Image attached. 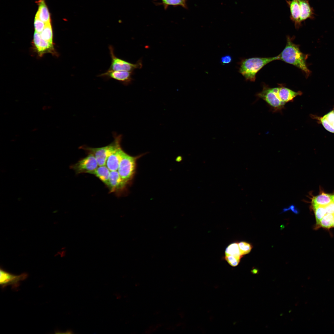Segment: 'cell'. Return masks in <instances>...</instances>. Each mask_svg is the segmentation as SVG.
Masks as SVG:
<instances>
[{"instance_id":"cell-27","label":"cell","mask_w":334,"mask_h":334,"mask_svg":"<svg viewBox=\"0 0 334 334\" xmlns=\"http://www.w3.org/2000/svg\"><path fill=\"white\" fill-rule=\"evenodd\" d=\"M324 207L327 214L330 213L334 214V202L333 201Z\"/></svg>"},{"instance_id":"cell-13","label":"cell","mask_w":334,"mask_h":334,"mask_svg":"<svg viewBox=\"0 0 334 334\" xmlns=\"http://www.w3.org/2000/svg\"><path fill=\"white\" fill-rule=\"evenodd\" d=\"M289 6L290 12V18L294 23L296 28H298L301 24L300 19L301 12L300 5L298 0H286Z\"/></svg>"},{"instance_id":"cell-4","label":"cell","mask_w":334,"mask_h":334,"mask_svg":"<svg viewBox=\"0 0 334 334\" xmlns=\"http://www.w3.org/2000/svg\"><path fill=\"white\" fill-rule=\"evenodd\" d=\"M141 156H133L123 151L118 171L122 178L128 184L133 178L135 171L137 160Z\"/></svg>"},{"instance_id":"cell-7","label":"cell","mask_w":334,"mask_h":334,"mask_svg":"<svg viewBox=\"0 0 334 334\" xmlns=\"http://www.w3.org/2000/svg\"><path fill=\"white\" fill-rule=\"evenodd\" d=\"M0 284L2 288L11 286L13 289L17 290L20 285V282L27 278L28 275L23 273L16 275L10 273L3 269H0Z\"/></svg>"},{"instance_id":"cell-28","label":"cell","mask_w":334,"mask_h":334,"mask_svg":"<svg viewBox=\"0 0 334 334\" xmlns=\"http://www.w3.org/2000/svg\"><path fill=\"white\" fill-rule=\"evenodd\" d=\"M232 58L229 55H226L223 56L221 58V62L223 64H226L229 63L231 61Z\"/></svg>"},{"instance_id":"cell-19","label":"cell","mask_w":334,"mask_h":334,"mask_svg":"<svg viewBox=\"0 0 334 334\" xmlns=\"http://www.w3.org/2000/svg\"><path fill=\"white\" fill-rule=\"evenodd\" d=\"M41 38L44 40L53 43V31L51 23H45V28L40 33Z\"/></svg>"},{"instance_id":"cell-21","label":"cell","mask_w":334,"mask_h":334,"mask_svg":"<svg viewBox=\"0 0 334 334\" xmlns=\"http://www.w3.org/2000/svg\"><path fill=\"white\" fill-rule=\"evenodd\" d=\"M225 256L235 255L242 257L241 255L238 243L234 242L229 245L225 251Z\"/></svg>"},{"instance_id":"cell-20","label":"cell","mask_w":334,"mask_h":334,"mask_svg":"<svg viewBox=\"0 0 334 334\" xmlns=\"http://www.w3.org/2000/svg\"><path fill=\"white\" fill-rule=\"evenodd\" d=\"M334 221V214L327 213L320 221L317 225L322 228L329 229L332 228Z\"/></svg>"},{"instance_id":"cell-1","label":"cell","mask_w":334,"mask_h":334,"mask_svg":"<svg viewBox=\"0 0 334 334\" xmlns=\"http://www.w3.org/2000/svg\"><path fill=\"white\" fill-rule=\"evenodd\" d=\"M292 38L288 36L286 45L279 54V59L287 63L292 64L303 71L306 77H308L311 71L308 68L306 60L307 55L300 50L298 45L294 43Z\"/></svg>"},{"instance_id":"cell-6","label":"cell","mask_w":334,"mask_h":334,"mask_svg":"<svg viewBox=\"0 0 334 334\" xmlns=\"http://www.w3.org/2000/svg\"><path fill=\"white\" fill-rule=\"evenodd\" d=\"M96 160L92 154L81 159L71 166V168L77 174L88 173L92 174L98 166Z\"/></svg>"},{"instance_id":"cell-30","label":"cell","mask_w":334,"mask_h":334,"mask_svg":"<svg viewBox=\"0 0 334 334\" xmlns=\"http://www.w3.org/2000/svg\"><path fill=\"white\" fill-rule=\"evenodd\" d=\"M333 201L334 202V195H332Z\"/></svg>"},{"instance_id":"cell-5","label":"cell","mask_w":334,"mask_h":334,"mask_svg":"<svg viewBox=\"0 0 334 334\" xmlns=\"http://www.w3.org/2000/svg\"><path fill=\"white\" fill-rule=\"evenodd\" d=\"M257 96L263 100L276 110L282 109L285 105L280 98L279 87L271 88L264 86L262 90L257 94Z\"/></svg>"},{"instance_id":"cell-2","label":"cell","mask_w":334,"mask_h":334,"mask_svg":"<svg viewBox=\"0 0 334 334\" xmlns=\"http://www.w3.org/2000/svg\"><path fill=\"white\" fill-rule=\"evenodd\" d=\"M279 59V55L272 57H255L246 59L242 62L239 72L246 80L254 82L257 73L262 68L269 62Z\"/></svg>"},{"instance_id":"cell-9","label":"cell","mask_w":334,"mask_h":334,"mask_svg":"<svg viewBox=\"0 0 334 334\" xmlns=\"http://www.w3.org/2000/svg\"><path fill=\"white\" fill-rule=\"evenodd\" d=\"M33 41L35 48L40 56L47 53L55 54L53 43L43 40L39 33L35 32Z\"/></svg>"},{"instance_id":"cell-29","label":"cell","mask_w":334,"mask_h":334,"mask_svg":"<svg viewBox=\"0 0 334 334\" xmlns=\"http://www.w3.org/2000/svg\"><path fill=\"white\" fill-rule=\"evenodd\" d=\"M253 274H256L258 272V270L256 268L253 269L251 271Z\"/></svg>"},{"instance_id":"cell-18","label":"cell","mask_w":334,"mask_h":334,"mask_svg":"<svg viewBox=\"0 0 334 334\" xmlns=\"http://www.w3.org/2000/svg\"><path fill=\"white\" fill-rule=\"evenodd\" d=\"M333 201L332 195L322 193L312 199V205L325 206Z\"/></svg>"},{"instance_id":"cell-8","label":"cell","mask_w":334,"mask_h":334,"mask_svg":"<svg viewBox=\"0 0 334 334\" xmlns=\"http://www.w3.org/2000/svg\"><path fill=\"white\" fill-rule=\"evenodd\" d=\"M111 58V64L108 70L131 72L138 67V64H133L117 57L114 54V49L111 45L109 46Z\"/></svg>"},{"instance_id":"cell-12","label":"cell","mask_w":334,"mask_h":334,"mask_svg":"<svg viewBox=\"0 0 334 334\" xmlns=\"http://www.w3.org/2000/svg\"><path fill=\"white\" fill-rule=\"evenodd\" d=\"M123 151L120 147L108 157L105 165L110 171H118Z\"/></svg>"},{"instance_id":"cell-16","label":"cell","mask_w":334,"mask_h":334,"mask_svg":"<svg viewBox=\"0 0 334 334\" xmlns=\"http://www.w3.org/2000/svg\"><path fill=\"white\" fill-rule=\"evenodd\" d=\"M301 10L300 19V23L306 19L311 18L313 13L311 8L307 0H298Z\"/></svg>"},{"instance_id":"cell-14","label":"cell","mask_w":334,"mask_h":334,"mask_svg":"<svg viewBox=\"0 0 334 334\" xmlns=\"http://www.w3.org/2000/svg\"><path fill=\"white\" fill-rule=\"evenodd\" d=\"M37 3L39 6L36 16L45 23L50 22V13L45 0H38Z\"/></svg>"},{"instance_id":"cell-26","label":"cell","mask_w":334,"mask_h":334,"mask_svg":"<svg viewBox=\"0 0 334 334\" xmlns=\"http://www.w3.org/2000/svg\"><path fill=\"white\" fill-rule=\"evenodd\" d=\"M45 25V23L35 15L34 21V26L35 32L40 33L44 29Z\"/></svg>"},{"instance_id":"cell-25","label":"cell","mask_w":334,"mask_h":334,"mask_svg":"<svg viewBox=\"0 0 334 334\" xmlns=\"http://www.w3.org/2000/svg\"><path fill=\"white\" fill-rule=\"evenodd\" d=\"M186 0H161L163 4L166 6L179 5L186 7Z\"/></svg>"},{"instance_id":"cell-22","label":"cell","mask_w":334,"mask_h":334,"mask_svg":"<svg viewBox=\"0 0 334 334\" xmlns=\"http://www.w3.org/2000/svg\"><path fill=\"white\" fill-rule=\"evenodd\" d=\"M312 206L317 225L320 221L327 214L326 211L324 206L317 205H312Z\"/></svg>"},{"instance_id":"cell-11","label":"cell","mask_w":334,"mask_h":334,"mask_svg":"<svg viewBox=\"0 0 334 334\" xmlns=\"http://www.w3.org/2000/svg\"><path fill=\"white\" fill-rule=\"evenodd\" d=\"M131 72L108 70L98 76L106 79H112L124 84H128L131 80Z\"/></svg>"},{"instance_id":"cell-3","label":"cell","mask_w":334,"mask_h":334,"mask_svg":"<svg viewBox=\"0 0 334 334\" xmlns=\"http://www.w3.org/2000/svg\"><path fill=\"white\" fill-rule=\"evenodd\" d=\"M122 137L121 135L114 136V141L109 145L105 147L93 148L83 146L79 148L84 150L88 153L92 154L95 157L99 166L105 165L108 156L121 147Z\"/></svg>"},{"instance_id":"cell-23","label":"cell","mask_w":334,"mask_h":334,"mask_svg":"<svg viewBox=\"0 0 334 334\" xmlns=\"http://www.w3.org/2000/svg\"><path fill=\"white\" fill-rule=\"evenodd\" d=\"M238 245L241 254L242 256L249 253L252 248L250 244L245 242L238 243Z\"/></svg>"},{"instance_id":"cell-15","label":"cell","mask_w":334,"mask_h":334,"mask_svg":"<svg viewBox=\"0 0 334 334\" xmlns=\"http://www.w3.org/2000/svg\"><path fill=\"white\" fill-rule=\"evenodd\" d=\"M319 119L325 129L334 133V109Z\"/></svg>"},{"instance_id":"cell-24","label":"cell","mask_w":334,"mask_h":334,"mask_svg":"<svg viewBox=\"0 0 334 334\" xmlns=\"http://www.w3.org/2000/svg\"><path fill=\"white\" fill-rule=\"evenodd\" d=\"M242 257L235 255L225 256V259L231 266L235 267L239 263Z\"/></svg>"},{"instance_id":"cell-17","label":"cell","mask_w":334,"mask_h":334,"mask_svg":"<svg viewBox=\"0 0 334 334\" xmlns=\"http://www.w3.org/2000/svg\"><path fill=\"white\" fill-rule=\"evenodd\" d=\"M110 171L106 165L98 166L92 173L107 186L108 185Z\"/></svg>"},{"instance_id":"cell-31","label":"cell","mask_w":334,"mask_h":334,"mask_svg":"<svg viewBox=\"0 0 334 334\" xmlns=\"http://www.w3.org/2000/svg\"><path fill=\"white\" fill-rule=\"evenodd\" d=\"M333 227H334V222H333V225H332V228H333Z\"/></svg>"},{"instance_id":"cell-10","label":"cell","mask_w":334,"mask_h":334,"mask_svg":"<svg viewBox=\"0 0 334 334\" xmlns=\"http://www.w3.org/2000/svg\"><path fill=\"white\" fill-rule=\"evenodd\" d=\"M117 171H110L107 186L110 192L119 194L123 191L127 185Z\"/></svg>"}]
</instances>
